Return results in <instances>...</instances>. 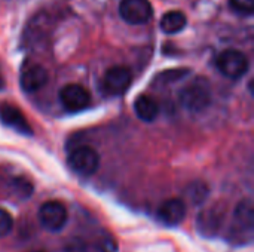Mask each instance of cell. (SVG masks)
Segmentation results:
<instances>
[{"label":"cell","mask_w":254,"mask_h":252,"mask_svg":"<svg viewBox=\"0 0 254 252\" xmlns=\"http://www.w3.org/2000/svg\"><path fill=\"white\" fill-rule=\"evenodd\" d=\"M234 218H235V229L243 230L246 233H252L254 221V211L252 199H246V201L238 203V206L235 209Z\"/></svg>","instance_id":"7c38bea8"},{"label":"cell","mask_w":254,"mask_h":252,"mask_svg":"<svg viewBox=\"0 0 254 252\" xmlns=\"http://www.w3.org/2000/svg\"><path fill=\"white\" fill-rule=\"evenodd\" d=\"M33 252H42V251H33Z\"/></svg>","instance_id":"44dd1931"},{"label":"cell","mask_w":254,"mask_h":252,"mask_svg":"<svg viewBox=\"0 0 254 252\" xmlns=\"http://www.w3.org/2000/svg\"><path fill=\"white\" fill-rule=\"evenodd\" d=\"M68 166L74 174L80 177H91L100 166V156L92 147L80 146L70 153Z\"/></svg>","instance_id":"3957f363"},{"label":"cell","mask_w":254,"mask_h":252,"mask_svg":"<svg viewBox=\"0 0 254 252\" xmlns=\"http://www.w3.org/2000/svg\"><path fill=\"white\" fill-rule=\"evenodd\" d=\"M179 95L180 104L186 110L192 113H199L205 110L211 102V86L207 79L196 77L189 85H186Z\"/></svg>","instance_id":"6da1fadb"},{"label":"cell","mask_w":254,"mask_h":252,"mask_svg":"<svg viewBox=\"0 0 254 252\" xmlns=\"http://www.w3.org/2000/svg\"><path fill=\"white\" fill-rule=\"evenodd\" d=\"M198 224H199V230L204 235H211L219 230L222 224V217L219 214H214L213 211H208V212L201 214Z\"/></svg>","instance_id":"5bb4252c"},{"label":"cell","mask_w":254,"mask_h":252,"mask_svg":"<svg viewBox=\"0 0 254 252\" xmlns=\"http://www.w3.org/2000/svg\"><path fill=\"white\" fill-rule=\"evenodd\" d=\"M19 82L24 92H36L48 83V71L39 64H30L22 68Z\"/></svg>","instance_id":"ba28073f"},{"label":"cell","mask_w":254,"mask_h":252,"mask_svg":"<svg viewBox=\"0 0 254 252\" xmlns=\"http://www.w3.org/2000/svg\"><path fill=\"white\" fill-rule=\"evenodd\" d=\"M132 83V73L125 65H115L109 68L103 77V91L107 95L118 97L125 94Z\"/></svg>","instance_id":"277c9868"},{"label":"cell","mask_w":254,"mask_h":252,"mask_svg":"<svg viewBox=\"0 0 254 252\" xmlns=\"http://www.w3.org/2000/svg\"><path fill=\"white\" fill-rule=\"evenodd\" d=\"M4 88V79H3V76H1V73H0V91Z\"/></svg>","instance_id":"ffe728a7"},{"label":"cell","mask_w":254,"mask_h":252,"mask_svg":"<svg viewBox=\"0 0 254 252\" xmlns=\"http://www.w3.org/2000/svg\"><path fill=\"white\" fill-rule=\"evenodd\" d=\"M64 252H88V245L80 238H74L65 244Z\"/></svg>","instance_id":"ac0fdd59"},{"label":"cell","mask_w":254,"mask_h":252,"mask_svg":"<svg viewBox=\"0 0 254 252\" xmlns=\"http://www.w3.org/2000/svg\"><path fill=\"white\" fill-rule=\"evenodd\" d=\"M0 120L3 125L12 128L13 131L24 134V135H31V126L28 125L27 119L24 114L19 111L18 107H13L10 104H0Z\"/></svg>","instance_id":"9c48e42d"},{"label":"cell","mask_w":254,"mask_h":252,"mask_svg":"<svg viewBox=\"0 0 254 252\" xmlns=\"http://www.w3.org/2000/svg\"><path fill=\"white\" fill-rule=\"evenodd\" d=\"M39 221L49 232L61 230L67 223V209L61 202L49 201L39 208Z\"/></svg>","instance_id":"52a82bcc"},{"label":"cell","mask_w":254,"mask_h":252,"mask_svg":"<svg viewBox=\"0 0 254 252\" xmlns=\"http://www.w3.org/2000/svg\"><path fill=\"white\" fill-rule=\"evenodd\" d=\"M216 65L225 77L240 79L249 71L250 62L246 53H243L241 50L226 49L222 53H219L216 59Z\"/></svg>","instance_id":"7a4b0ae2"},{"label":"cell","mask_w":254,"mask_h":252,"mask_svg":"<svg viewBox=\"0 0 254 252\" xmlns=\"http://www.w3.org/2000/svg\"><path fill=\"white\" fill-rule=\"evenodd\" d=\"M186 195H188V199L190 201V203L199 205V203H202V202L205 201V198L208 196V187H207L204 183H199V181H198V183H193V184L189 186Z\"/></svg>","instance_id":"9a60e30c"},{"label":"cell","mask_w":254,"mask_h":252,"mask_svg":"<svg viewBox=\"0 0 254 252\" xmlns=\"http://www.w3.org/2000/svg\"><path fill=\"white\" fill-rule=\"evenodd\" d=\"M121 18L131 25H141L152 19L153 7L149 0H122L119 4Z\"/></svg>","instance_id":"5b68a950"},{"label":"cell","mask_w":254,"mask_h":252,"mask_svg":"<svg viewBox=\"0 0 254 252\" xmlns=\"http://www.w3.org/2000/svg\"><path fill=\"white\" fill-rule=\"evenodd\" d=\"M134 111L143 122H153L159 114V105L155 98L149 95H140L134 102Z\"/></svg>","instance_id":"8fae6325"},{"label":"cell","mask_w":254,"mask_h":252,"mask_svg":"<svg viewBox=\"0 0 254 252\" xmlns=\"http://www.w3.org/2000/svg\"><path fill=\"white\" fill-rule=\"evenodd\" d=\"M158 217L167 226H177L186 217V205L182 199H168L159 206Z\"/></svg>","instance_id":"30bf717a"},{"label":"cell","mask_w":254,"mask_h":252,"mask_svg":"<svg viewBox=\"0 0 254 252\" xmlns=\"http://www.w3.org/2000/svg\"><path fill=\"white\" fill-rule=\"evenodd\" d=\"M60 102L71 113L82 111L91 104L89 91L77 83H68L60 91Z\"/></svg>","instance_id":"8992f818"},{"label":"cell","mask_w":254,"mask_h":252,"mask_svg":"<svg viewBox=\"0 0 254 252\" xmlns=\"http://www.w3.org/2000/svg\"><path fill=\"white\" fill-rule=\"evenodd\" d=\"M13 183H15V192L18 196L27 198L31 195V184L30 183H27L25 180H21V178L15 180Z\"/></svg>","instance_id":"d6986e66"},{"label":"cell","mask_w":254,"mask_h":252,"mask_svg":"<svg viewBox=\"0 0 254 252\" xmlns=\"http://www.w3.org/2000/svg\"><path fill=\"white\" fill-rule=\"evenodd\" d=\"M188 24V18L182 10H170L162 15L161 18V30L167 34H177L185 30Z\"/></svg>","instance_id":"4fadbf2b"},{"label":"cell","mask_w":254,"mask_h":252,"mask_svg":"<svg viewBox=\"0 0 254 252\" xmlns=\"http://www.w3.org/2000/svg\"><path fill=\"white\" fill-rule=\"evenodd\" d=\"M229 4L241 15H252L254 12V0H229Z\"/></svg>","instance_id":"2e32d148"},{"label":"cell","mask_w":254,"mask_h":252,"mask_svg":"<svg viewBox=\"0 0 254 252\" xmlns=\"http://www.w3.org/2000/svg\"><path fill=\"white\" fill-rule=\"evenodd\" d=\"M12 226H13V220L10 214L0 208V238L6 236L12 230Z\"/></svg>","instance_id":"e0dca14e"}]
</instances>
